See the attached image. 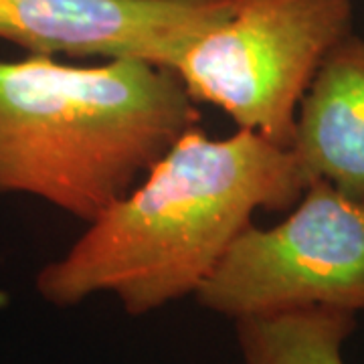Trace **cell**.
<instances>
[{"label": "cell", "instance_id": "277c9868", "mask_svg": "<svg viewBox=\"0 0 364 364\" xmlns=\"http://www.w3.org/2000/svg\"><path fill=\"white\" fill-rule=\"evenodd\" d=\"M284 221L237 235L195 289L233 320L326 306L364 312V203L314 181Z\"/></svg>", "mask_w": 364, "mask_h": 364}, {"label": "cell", "instance_id": "6da1fadb", "mask_svg": "<svg viewBox=\"0 0 364 364\" xmlns=\"http://www.w3.org/2000/svg\"><path fill=\"white\" fill-rule=\"evenodd\" d=\"M306 186L289 148L253 130L210 140L195 126L41 269L37 289L63 308L112 291L130 316L158 310L195 294L257 208L287 210Z\"/></svg>", "mask_w": 364, "mask_h": 364}, {"label": "cell", "instance_id": "3957f363", "mask_svg": "<svg viewBox=\"0 0 364 364\" xmlns=\"http://www.w3.org/2000/svg\"><path fill=\"white\" fill-rule=\"evenodd\" d=\"M352 0H233L231 14L174 67L195 104L289 148L296 114L324 57L352 33Z\"/></svg>", "mask_w": 364, "mask_h": 364}, {"label": "cell", "instance_id": "5b68a950", "mask_svg": "<svg viewBox=\"0 0 364 364\" xmlns=\"http://www.w3.org/2000/svg\"><path fill=\"white\" fill-rule=\"evenodd\" d=\"M233 0H0V39L28 55L138 59L174 71Z\"/></svg>", "mask_w": 364, "mask_h": 364}, {"label": "cell", "instance_id": "52a82bcc", "mask_svg": "<svg viewBox=\"0 0 364 364\" xmlns=\"http://www.w3.org/2000/svg\"><path fill=\"white\" fill-rule=\"evenodd\" d=\"M243 364H344L356 314L310 306L235 320Z\"/></svg>", "mask_w": 364, "mask_h": 364}, {"label": "cell", "instance_id": "8992f818", "mask_svg": "<svg viewBox=\"0 0 364 364\" xmlns=\"http://www.w3.org/2000/svg\"><path fill=\"white\" fill-rule=\"evenodd\" d=\"M308 184L324 181L364 203V39L350 33L306 90L289 146Z\"/></svg>", "mask_w": 364, "mask_h": 364}, {"label": "cell", "instance_id": "7a4b0ae2", "mask_svg": "<svg viewBox=\"0 0 364 364\" xmlns=\"http://www.w3.org/2000/svg\"><path fill=\"white\" fill-rule=\"evenodd\" d=\"M198 122L168 67L0 61V195L39 196L90 223Z\"/></svg>", "mask_w": 364, "mask_h": 364}]
</instances>
